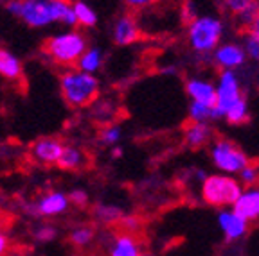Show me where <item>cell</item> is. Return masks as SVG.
Listing matches in <instances>:
<instances>
[{
  "label": "cell",
  "instance_id": "6da1fadb",
  "mask_svg": "<svg viewBox=\"0 0 259 256\" xmlns=\"http://www.w3.org/2000/svg\"><path fill=\"white\" fill-rule=\"evenodd\" d=\"M6 11L31 29H45L54 24L77 27L70 0H8Z\"/></svg>",
  "mask_w": 259,
  "mask_h": 256
},
{
  "label": "cell",
  "instance_id": "7a4b0ae2",
  "mask_svg": "<svg viewBox=\"0 0 259 256\" xmlns=\"http://www.w3.org/2000/svg\"><path fill=\"white\" fill-rule=\"evenodd\" d=\"M101 84L96 74L67 68L60 76V93L70 108H89L99 97Z\"/></svg>",
  "mask_w": 259,
  "mask_h": 256
},
{
  "label": "cell",
  "instance_id": "3957f363",
  "mask_svg": "<svg viewBox=\"0 0 259 256\" xmlns=\"http://www.w3.org/2000/svg\"><path fill=\"white\" fill-rule=\"evenodd\" d=\"M187 25V43L194 54L209 57L210 52L223 41L225 22L216 15H198Z\"/></svg>",
  "mask_w": 259,
  "mask_h": 256
},
{
  "label": "cell",
  "instance_id": "277c9868",
  "mask_svg": "<svg viewBox=\"0 0 259 256\" xmlns=\"http://www.w3.org/2000/svg\"><path fill=\"white\" fill-rule=\"evenodd\" d=\"M89 47V40L77 29H67L47 38L44 45V56L60 67H76L81 54Z\"/></svg>",
  "mask_w": 259,
  "mask_h": 256
},
{
  "label": "cell",
  "instance_id": "5b68a950",
  "mask_svg": "<svg viewBox=\"0 0 259 256\" xmlns=\"http://www.w3.org/2000/svg\"><path fill=\"white\" fill-rule=\"evenodd\" d=\"M202 199L209 206L214 208H232V204L239 197L243 190V184L238 181L236 176H227V174H212L202 181Z\"/></svg>",
  "mask_w": 259,
  "mask_h": 256
},
{
  "label": "cell",
  "instance_id": "8992f818",
  "mask_svg": "<svg viewBox=\"0 0 259 256\" xmlns=\"http://www.w3.org/2000/svg\"><path fill=\"white\" fill-rule=\"evenodd\" d=\"M210 161L220 172L227 174V176H238L239 170L250 163L247 154L234 142L225 140V138L212 142V145H210Z\"/></svg>",
  "mask_w": 259,
  "mask_h": 256
},
{
  "label": "cell",
  "instance_id": "52a82bcc",
  "mask_svg": "<svg viewBox=\"0 0 259 256\" xmlns=\"http://www.w3.org/2000/svg\"><path fill=\"white\" fill-rule=\"evenodd\" d=\"M214 86H216L214 108L218 111L220 118H223L227 109L231 108V106H234L241 97H245L243 84L236 70H223V72H220L218 81L214 83Z\"/></svg>",
  "mask_w": 259,
  "mask_h": 256
},
{
  "label": "cell",
  "instance_id": "ba28073f",
  "mask_svg": "<svg viewBox=\"0 0 259 256\" xmlns=\"http://www.w3.org/2000/svg\"><path fill=\"white\" fill-rule=\"evenodd\" d=\"M70 208L69 194L63 190H49L41 194L36 201L27 204L25 212L36 219H53V217L63 215Z\"/></svg>",
  "mask_w": 259,
  "mask_h": 256
},
{
  "label": "cell",
  "instance_id": "9c48e42d",
  "mask_svg": "<svg viewBox=\"0 0 259 256\" xmlns=\"http://www.w3.org/2000/svg\"><path fill=\"white\" fill-rule=\"evenodd\" d=\"M210 61L218 70H236L247 65V54L243 50V45L238 41H222L218 47L210 52Z\"/></svg>",
  "mask_w": 259,
  "mask_h": 256
},
{
  "label": "cell",
  "instance_id": "30bf717a",
  "mask_svg": "<svg viewBox=\"0 0 259 256\" xmlns=\"http://www.w3.org/2000/svg\"><path fill=\"white\" fill-rule=\"evenodd\" d=\"M227 15L234 18L239 29H247L259 16V0H218Z\"/></svg>",
  "mask_w": 259,
  "mask_h": 256
},
{
  "label": "cell",
  "instance_id": "8fae6325",
  "mask_svg": "<svg viewBox=\"0 0 259 256\" xmlns=\"http://www.w3.org/2000/svg\"><path fill=\"white\" fill-rule=\"evenodd\" d=\"M110 34H112V40L119 47H128V45H134L135 41L141 38V25H139L137 18L134 15H121L115 18L112 29H110Z\"/></svg>",
  "mask_w": 259,
  "mask_h": 256
},
{
  "label": "cell",
  "instance_id": "7c38bea8",
  "mask_svg": "<svg viewBox=\"0 0 259 256\" xmlns=\"http://www.w3.org/2000/svg\"><path fill=\"white\" fill-rule=\"evenodd\" d=\"M63 142L56 136H41L31 144V158L40 165H56L63 151Z\"/></svg>",
  "mask_w": 259,
  "mask_h": 256
},
{
  "label": "cell",
  "instance_id": "4fadbf2b",
  "mask_svg": "<svg viewBox=\"0 0 259 256\" xmlns=\"http://www.w3.org/2000/svg\"><path fill=\"white\" fill-rule=\"evenodd\" d=\"M218 226L227 242H238L247 236L250 224L232 208H222L218 212Z\"/></svg>",
  "mask_w": 259,
  "mask_h": 256
},
{
  "label": "cell",
  "instance_id": "5bb4252c",
  "mask_svg": "<svg viewBox=\"0 0 259 256\" xmlns=\"http://www.w3.org/2000/svg\"><path fill=\"white\" fill-rule=\"evenodd\" d=\"M232 210L238 213L239 217L250 222H257L259 220V184L254 186H247L243 188L236 203L232 204Z\"/></svg>",
  "mask_w": 259,
  "mask_h": 256
},
{
  "label": "cell",
  "instance_id": "9a60e30c",
  "mask_svg": "<svg viewBox=\"0 0 259 256\" xmlns=\"http://www.w3.org/2000/svg\"><path fill=\"white\" fill-rule=\"evenodd\" d=\"M186 93L194 102L214 106L216 86L212 81L203 79V77H189V79L186 81Z\"/></svg>",
  "mask_w": 259,
  "mask_h": 256
},
{
  "label": "cell",
  "instance_id": "2e32d148",
  "mask_svg": "<svg viewBox=\"0 0 259 256\" xmlns=\"http://www.w3.org/2000/svg\"><path fill=\"white\" fill-rule=\"evenodd\" d=\"M108 256H142V245L134 233L121 231L108 242Z\"/></svg>",
  "mask_w": 259,
  "mask_h": 256
},
{
  "label": "cell",
  "instance_id": "e0dca14e",
  "mask_svg": "<svg viewBox=\"0 0 259 256\" xmlns=\"http://www.w3.org/2000/svg\"><path fill=\"white\" fill-rule=\"evenodd\" d=\"M0 77L11 83H18L24 77L22 59L8 48H0Z\"/></svg>",
  "mask_w": 259,
  "mask_h": 256
},
{
  "label": "cell",
  "instance_id": "ac0fdd59",
  "mask_svg": "<svg viewBox=\"0 0 259 256\" xmlns=\"http://www.w3.org/2000/svg\"><path fill=\"white\" fill-rule=\"evenodd\" d=\"M56 165L61 170H79L87 165V154L79 145L65 144Z\"/></svg>",
  "mask_w": 259,
  "mask_h": 256
},
{
  "label": "cell",
  "instance_id": "d6986e66",
  "mask_svg": "<svg viewBox=\"0 0 259 256\" xmlns=\"http://www.w3.org/2000/svg\"><path fill=\"white\" fill-rule=\"evenodd\" d=\"M186 144L193 149H200L212 140V127L205 122H189L184 133Z\"/></svg>",
  "mask_w": 259,
  "mask_h": 256
},
{
  "label": "cell",
  "instance_id": "ffe728a7",
  "mask_svg": "<svg viewBox=\"0 0 259 256\" xmlns=\"http://www.w3.org/2000/svg\"><path fill=\"white\" fill-rule=\"evenodd\" d=\"M94 219L103 226H115L119 224V220L122 219L124 212H122L121 206L112 203H97L92 210Z\"/></svg>",
  "mask_w": 259,
  "mask_h": 256
},
{
  "label": "cell",
  "instance_id": "44dd1931",
  "mask_svg": "<svg viewBox=\"0 0 259 256\" xmlns=\"http://www.w3.org/2000/svg\"><path fill=\"white\" fill-rule=\"evenodd\" d=\"M103 61H105V54L99 47H87V50L81 54V57L77 59L76 68L81 70V72L87 74H96L101 70Z\"/></svg>",
  "mask_w": 259,
  "mask_h": 256
},
{
  "label": "cell",
  "instance_id": "7402d4cb",
  "mask_svg": "<svg viewBox=\"0 0 259 256\" xmlns=\"http://www.w3.org/2000/svg\"><path fill=\"white\" fill-rule=\"evenodd\" d=\"M241 45L245 54H247V59L259 65V16L245 29Z\"/></svg>",
  "mask_w": 259,
  "mask_h": 256
},
{
  "label": "cell",
  "instance_id": "603a6c76",
  "mask_svg": "<svg viewBox=\"0 0 259 256\" xmlns=\"http://www.w3.org/2000/svg\"><path fill=\"white\" fill-rule=\"evenodd\" d=\"M92 108V118L99 124H113V118L117 115V104L112 99H96L90 104Z\"/></svg>",
  "mask_w": 259,
  "mask_h": 256
},
{
  "label": "cell",
  "instance_id": "cb8c5ba5",
  "mask_svg": "<svg viewBox=\"0 0 259 256\" xmlns=\"http://www.w3.org/2000/svg\"><path fill=\"white\" fill-rule=\"evenodd\" d=\"M72 11H74V16H76V22L79 27L92 29V27H96L97 22H99V16H97L96 9H94L90 4H87V2H83V0L72 2Z\"/></svg>",
  "mask_w": 259,
  "mask_h": 256
},
{
  "label": "cell",
  "instance_id": "d4e9b609",
  "mask_svg": "<svg viewBox=\"0 0 259 256\" xmlns=\"http://www.w3.org/2000/svg\"><path fill=\"white\" fill-rule=\"evenodd\" d=\"M187 116H189V122H205V124H210L212 120L220 118L214 106L194 102V100H191L189 108H187Z\"/></svg>",
  "mask_w": 259,
  "mask_h": 256
},
{
  "label": "cell",
  "instance_id": "484cf974",
  "mask_svg": "<svg viewBox=\"0 0 259 256\" xmlns=\"http://www.w3.org/2000/svg\"><path fill=\"white\" fill-rule=\"evenodd\" d=\"M94 238H96V229L90 224H77L69 233V240L74 247H89L94 242Z\"/></svg>",
  "mask_w": 259,
  "mask_h": 256
},
{
  "label": "cell",
  "instance_id": "4316f807",
  "mask_svg": "<svg viewBox=\"0 0 259 256\" xmlns=\"http://www.w3.org/2000/svg\"><path fill=\"white\" fill-rule=\"evenodd\" d=\"M229 124H234V125H239V124H245V122L250 118V111H248V100L247 97H241V99L236 102L234 106L227 109L225 115H223Z\"/></svg>",
  "mask_w": 259,
  "mask_h": 256
},
{
  "label": "cell",
  "instance_id": "83f0119b",
  "mask_svg": "<svg viewBox=\"0 0 259 256\" xmlns=\"http://www.w3.org/2000/svg\"><path fill=\"white\" fill-rule=\"evenodd\" d=\"M32 238L38 244H49V242H54L58 238V228L54 224H49V222H40L32 228Z\"/></svg>",
  "mask_w": 259,
  "mask_h": 256
},
{
  "label": "cell",
  "instance_id": "f1b7e54d",
  "mask_svg": "<svg viewBox=\"0 0 259 256\" xmlns=\"http://www.w3.org/2000/svg\"><path fill=\"white\" fill-rule=\"evenodd\" d=\"M99 140H101L103 145H108V147H113V145H119L122 140V129L121 125L117 124H106L103 125L101 135H99Z\"/></svg>",
  "mask_w": 259,
  "mask_h": 256
},
{
  "label": "cell",
  "instance_id": "f546056e",
  "mask_svg": "<svg viewBox=\"0 0 259 256\" xmlns=\"http://www.w3.org/2000/svg\"><path fill=\"white\" fill-rule=\"evenodd\" d=\"M238 181L243 186H254L259 184V165L248 163L247 167H243L238 174Z\"/></svg>",
  "mask_w": 259,
  "mask_h": 256
},
{
  "label": "cell",
  "instance_id": "4dcf8cb0",
  "mask_svg": "<svg viewBox=\"0 0 259 256\" xmlns=\"http://www.w3.org/2000/svg\"><path fill=\"white\" fill-rule=\"evenodd\" d=\"M198 15H202V13L198 11L196 0H184L182 8H180V16H182V20L186 22V24H189V22L194 20Z\"/></svg>",
  "mask_w": 259,
  "mask_h": 256
},
{
  "label": "cell",
  "instance_id": "1f68e13d",
  "mask_svg": "<svg viewBox=\"0 0 259 256\" xmlns=\"http://www.w3.org/2000/svg\"><path fill=\"white\" fill-rule=\"evenodd\" d=\"M69 201L70 206H77V208H85L90 203V196L85 188H74L72 192H69Z\"/></svg>",
  "mask_w": 259,
  "mask_h": 256
},
{
  "label": "cell",
  "instance_id": "d6a6232c",
  "mask_svg": "<svg viewBox=\"0 0 259 256\" xmlns=\"http://www.w3.org/2000/svg\"><path fill=\"white\" fill-rule=\"evenodd\" d=\"M119 226H121L126 233H135L141 229V220L135 215H122V219L119 220Z\"/></svg>",
  "mask_w": 259,
  "mask_h": 256
},
{
  "label": "cell",
  "instance_id": "836d02e7",
  "mask_svg": "<svg viewBox=\"0 0 259 256\" xmlns=\"http://www.w3.org/2000/svg\"><path fill=\"white\" fill-rule=\"evenodd\" d=\"M122 2L132 11H142V9H148L150 6L157 4L158 0H122Z\"/></svg>",
  "mask_w": 259,
  "mask_h": 256
},
{
  "label": "cell",
  "instance_id": "e575fe53",
  "mask_svg": "<svg viewBox=\"0 0 259 256\" xmlns=\"http://www.w3.org/2000/svg\"><path fill=\"white\" fill-rule=\"evenodd\" d=\"M8 249H9V238H8V235H6V231L0 229V256H6Z\"/></svg>",
  "mask_w": 259,
  "mask_h": 256
},
{
  "label": "cell",
  "instance_id": "d590c367",
  "mask_svg": "<svg viewBox=\"0 0 259 256\" xmlns=\"http://www.w3.org/2000/svg\"><path fill=\"white\" fill-rule=\"evenodd\" d=\"M122 154H124V149L121 147V144L113 145V147H112V158H113V160H119V158H122Z\"/></svg>",
  "mask_w": 259,
  "mask_h": 256
},
{
  "label": "cell",
  "instance_id": "8d00e7d4",
  "mask_svg": "<svg viewBox=\"0 0 259 256\" xmlns=\"http://www.w3.org/2000/svg\"><path fill=\"white\" fill-rule=\"evenodd\" d=\"M160 74H164V76H177V67L175 65H171V67H164L160 68Z\"/></svg>",
  "mask_w": 259,
  "mask_h": 256
},
{
  "label": "cell",
  "instance_id": "74e56055",
  "mask_svg": "<svg viewBox=\"0 0 259 256\" xmlns=\"http://www.w3.org/2000/svg\"><path fill=\"white\" fill-rule=\"evenodd\" d=\"M142 256H153V254H144V252H142Z\"/></svg>",
  "mask_w": 259,
  "mask_h": 256
}]
</instances>
